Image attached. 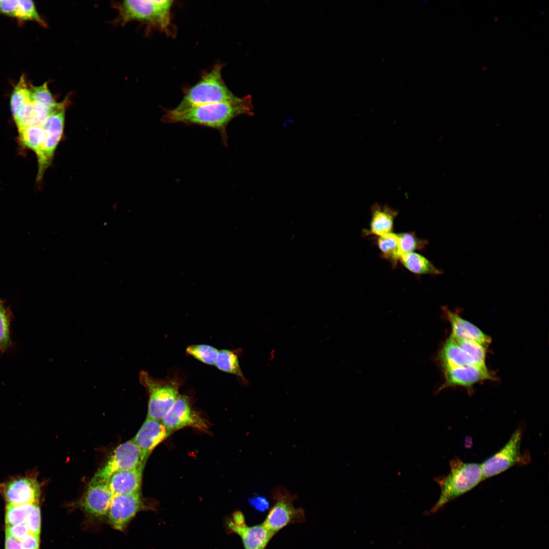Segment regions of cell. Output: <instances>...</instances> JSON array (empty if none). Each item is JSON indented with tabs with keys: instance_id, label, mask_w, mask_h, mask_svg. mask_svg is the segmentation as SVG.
<instances>
[{
	"instance_id": "cell-34",
	"label": "cell",
	"mask_w": 549,
	"mask_h": 549,
	"mask_svg": "<svg viewBox=\"0 0 549 549\" xmlns=\"http://www.w3.org/2000/svg\"><path fill=\"white\" fill-rule=\"evenodd\" d=\"M5 532L6 535L19 541L29 533L25 523L15 525H6Z\"/></svg>"
},
{
	"instance_id": "cell-24",
	"label": "cell",
	"mask_w": 549,
	"mask_h": 549,
	"mask_svg": "<svg viewBox=\"0 0 549 549\" xmlns=\"http://www.w3.org/2000/svg\"><path fill=\"white\" fill-rule=\"evenodd\" d=\"M22 145L38 155L42 147L45 133L43 126H29L18 129Z\"/></svg>"
},
{
	"instance_id": "cell-17",
	"label": "cell",
	"mask_w": 549,
	"mask_h": 549,
	"mask_svg": "<svg viewBox=\"0 0 549 549\" xmlns=\"http://www.w3.org/2000/svg\"><path fill=\"white\" fill-rule=\"evenodd\" d=\"M444 311L450 324L453 338L473 341L486 348L491 343V337L476 325L447 308H444Z\"/></svg>"
},
{
	"instance_id": "cell-33",
	"label": "cell",
	"mask_w": 549,
	"mask_h": 549,
	"mask_svg": "<svg viewBox=\"0 0 549 549\" xmlns=\"http://www.w3.org/2000/svg\"><path fill=\"white\" fill-rule=\"evenodd\" d=\"M25 524L29 533L40 536L41 531V512L39 504L36 505L28 516Z\"/></svg>"
},
{
	"instance_id": "cell-25",
	"label": "cell",
	"mask_w": 549,
	"mask_h": 549,
	"mask_svg": "<svg viewBox=\"0 0 549 549\" xmlns=\"http://www.w3.org/2000/svg\"><path fill=\"white\" fill-rule=\"evenodd\" d=\"M32 101L30 86L26 78L22 75L14 88L10 99V108L13 117L19 109L26 103Z\"/></svg>"
},
{
	"instance_id": "cell-2",
	"label": "cell",
	"mask_w": 549,
	"mask_h": 549,
	"mask_svg": "<svg viewBox=\"0 0 549 549\" xmlns=\"http://www.w3.org/2000/svg\"><path fill=\"white\" fill-rule=\"evenodd\" d=\"M483 480L480 464L465 463L458 458L452 460L448 474L436 479L440 486L441 494L431 511L438 510L446 503L471 490Z\"/></svg>"
},
{
	"instance_id": "cell-23",
	"label": "cell",
	"mask_w": 549,
	"mask_h": 549,
	"mask_svg": "<svg viewBox=\"0 0 549 549\" xmlns=\"http://www.w3.org/2000/svg\"><path fill=\"white\" fill-rule=\"evenodd\" d=\"M215 365L223 372L235 375L244 384L248 383L240 368L237 354L234 351L227 349L219 350Z\"/></svg>"
},
{
	"instance_id": "cell-31",
	"label": "cell",
	"mask_w": 549,
	"mask_h": 549,
	"mask_svg": "<svg viewBox=\"0 0 549 549\" xmlns=\"http://www.w3.org/2000/svg\"><path fill=\"white\" fill-rule=\"evenodd\" d=\"M454 339L459 345L472 356L478 364L485 365L486 347L473 341Z\"/></svg>"
},
{
	"instance_id": "cell-36",
	"label": "cell",
	"mask_w": 549,
	"mask_h": 549,
	"mask_svg": "<svg viewBox=\"0 0 549 549\" xmlns=\"http://www.w3.org/2000/svg\"><path fill=\"white\" fill-rule=\"evenodd\" d=\"M22 549H39L40 536L29 533L20 541Z\"/></svg>"
},
{
	"instance_id": "cell-5",
	"label": "cell",
	"mask_w": 549,
	"mask_h": 549,
	"mask_svg": "<svg viewBox=\"0 0 549 549\" xmlns=\"http://www.w3.org/2000/svg\"><path fill=\"white\" fill-rule=\"evenodd\" d=\"M172 1H125L119 6L120 20L125 24L132 20L144 21L167 32L170 24Z\"/></svg>"
},
{
	"instance_id": "cell-16",
	"label": "cell",
	"mask_w": 549,
	"mask_h": 549,
	"mask_svg": "<svg viewBox=\"0 0 549 549\" xmlns=\"http://www.w3.org/2000/svg\"><path fill=\"white\" fill-rule=\"evenodd\" d=\"M171 433L161 420L146 417L133 439L141 451L143 461L145 462L152 450Z\"/></svg>"
},
{
	"instance_id": "cell-26",
	"label": "cell",
	"mask_w": 549,
	"mask_h": 549,
	"mask_svg": "<svg viewBox=\"0 0 549 549\" xmlns=\"http://www.w3.org/2000/svg\"><path fill=\"white\" fill-rule=\"evenodd\" d=\"M37 504L39 503L21 505L7 504L5 511L6 525H15L25 523L29 514Z\"/></svg>"
},
{
	"instance_id": "cell-18",
	"label": "cell",
	"mask_w": 549,
	"mask_h": 549,
	"mask_svg": "<svg viewBox=\"0 0 549 549\" xmlns=\"http://www.w3.org/2000/svg\"><path fill=\"white\" fill-rule=\"evenodd\" d=\"M144 465L114 473L107 481L113 495L140 492Z\"/></svg>"
},
{
	"instance_id": "cell-11",
	"label": "cell",
	"mask_w": 549,
	"mask_h": 549,
	"mask_svg": "<svg viewBox=\"0 0 549 549\" xmlns=\"http://www.w3.org/2000/svg\"><path fill=\"white\" fill-rule=\"evenodd\" d=\"M142 508L140 492L113 495L107 518L114 529L123 531Z\"/></svg>"
},
{
	"instance_id": "cell-38",
	"label": "cell",
	"mask_w": 549,
	"mask_h": 549,
	"mask_svg": "<svg viewBox=\"0 0 549 549\" xmlns=\"http://www.w3.org/2000/svg\"><path fill=\"white\" fill-rule=\"evenodd\" d=\"M250 502L253 506L259 510L265 509L267 507L268 504L265 498L262 497L252 498Z\"/></svg>"
},
{
	"instance_id": "cell-30",
	"label": "cell",
	"mask_w": 549,
	"mask_h": 549,
	"mask_svg": "<svg viewBox=\"0 0 549 549\" xmlns=\"http://www.w3.org/2000/svg\"><path fill=\"white\" fill-rule=\"evenodd\" d=\"M15 18L20 20H32L45 26L46 23L39 14L34 2L30 0L18 1Z\"/></svg>"
},
{
	"instance_id": "cell-19",
	"label": "cell",
	"mask_w": 549,
	"mask_h": 549,
	"mask_svg": "<svg viewBox=\"0 0 549 549\" xmlns=\"http://www.w3.org/2000/svg\"><path fill=\"white\" fill-rule=\"evenodd\" d=\"M399 211L385 204L375 203L371 208L370 228L363 232L365 235L381 236L392 232L394 221Z\"/></svg>"
},
{
	"instance_id": "cell-4",
	"label": "cell",
	"mask_w": 549,
	"mask_h": 549,
	"mask_svg": "<svg viewBox=\"0 0 549 549\" xmlns=\"http://www.w3.org/2000/svg\"><path fill=\"white\" fill-rule=\"evenodd\" d=\"M139 378L149 396L146 417L162 420L179 395L181 380L175 376L155 378L145 371L139 372Z\"/></svg>"
},
{
	"instance_id": "cell-7",
	"label": "cell",
	"mask_w": 549,
	"mask_h": 549,
	"mask_svg": "<svg viewBox=\"0 0 549 549\" xmlns=\"http://www.w3.org/2000/svg\"><path fill=\"white\" fill-rule=\"evenodd\" d=\"M275 503L263 524L274 535L288 525L301 522L304 520L302 508L294 507L296 496L291 495L285 488L278 486L273 490Z\"/></svg>"
},
{
	"instance_id": "cell-20",
	"label": "cell",
	"mask_w": 549,
	"mask_h": 549,
	"mask_svg": "<svg viewBox=\"0 0 549 549\" xmlns=\"http://www.w3.org/2000/svg\"><path fill=\"white\" fill-rule=\"evenodd\" d=\"M439 359L442 369L457 366L479 365L459 345L451 335L444 343L439 354Z\"/></svg>"
},
{
	"instance_id": "cell-21",
	"label": "cell",
	"mask_w": 549,
	"mask_h": 549,
	"mask_svg": "<svg viewBox=\"0 0 549 549\" xmlns=\"http://www.w3.org/2000/svg\"><path fill=\"white\" fill-rule=\"evenodd\" d=\"M399 260L406 269L415 274L436 275L442 273L425 257L414 252L402 254Z\"/></svg>"
},
{
	"instance_id": "cell-12",
	"label": "cell",
	"mask_w": 549,
	"mask_h": 549,
	"mask_svg": "<svg viewBox=\"0 0 549 549\" xmlns=\"http://www.w3.org/2000/svg\"><path fill=\"white\" fill-rule=\"evenodd\" d=\"M229 528L241 538L245 549H265L274 534L262 523L249 526L239 511L235 512L228 522Z\"/></svg>"
},
{
	"instance_id": "cell-14",
	"label": "cell",
	"mask_w": 549,
	"mask_h": 549,
	"mask_svg": "<svg viewBox=\"0 0 549 549\" xmlns=\"http://www.w3.org/2000/svg\"><path fill=\"white\" fill-rule=\"evenodd\" d=\"M113 494L107 482L89 483L78 505L89 515L99 519L107 517Z\"/></svg>"
},
{
	"instance_id": "cell-15",
	"label": "cell",
	"mask_w": 549,
	"mask_h": 549,
	"mask_svg": "<svg viewBox=\"0 0 549 549\" xmlns=\"http://www.w3.org/2000/svg\"><path fill=\"white\" fill-rule=\"evenodd\" d=\"M443 370L445 382L440 390L452 386L469 388L477 382L495 378L486 365L457 366L443 368Z\"/></svg>"
},
{
	"instance_id": "cell-29",
	"label": "cell",
	"mask_w": 549,
	"mask_h": 549,
	"mask_svg": "<svg viewBox=\"0 0 549 549\" xmlns=\"http://www.w3.org/2000/svg\"><path fill=\"white\" fill-rule=\"evenodd\" d=\"M402 255L421 250L425 247L428 242L426 239L418 237L414 232L397 233Z\"/></svg>"
},
{
	"instance_id": "cell-32",
	"label": "cell",
	"mask_w": 549,
	"mask_h": 549,
	"mask_svg": "<svg viewBox=\"0 0 549 549\" xmlns=\"http://www.w3.org/2000/svg\"><path fill=\"white\" fill-rule=\"evenodd\" d=\"M10 343L9 317L3 303L0 300V351H4Z\"/></svg>"
},
{
	"instance_id": "cell-35",
	"label": "cell",
	"mask_w": 549,
	"mask_h": 549,
	"mask_svg": "<svg viewBox=\"0 0 549 549\" xmlns=\"http://www.w3.org/2000/svg\"><path fill=\"white\" fill-rule=\"evenodd\" d=\"M18 0H0V12L15 17Z\"/></svg>"
},
{
	"instance_id": "cell-3",
	"label": "cell",
	"mask_w": 549,
	"mask_h": 549,
	"mask_svg": "<svg viewBox=\"0 0 549 549\" xmlns=\"http://www.w3.org/2000/svg\"><path fill=\"white\" fill-rule=\"evenodd\" d=\"M222 65H216L203 74L199 81L188 88L179 105L173 109L180 111L192 107L234 101L238 98L228 88L222 77Z\"/></svg>"
},
{
	"instance_id": "cell-13",
	"label": "cell",
	"mask_w": 549,
	"mask_h": 549,
	"mask_svg": "<svg viewBox=\"0 0 549 549\" xmlns=\"http://www.w3.org/2000/svg\"><path fill=\"white\" fill-rule=\"evenodd\" d=\"M161 421L172 432L187 426L202 430L207 428L204 420L192 409L189 398L185 395H179Z\"/></svg>"
},
{
	"instance_id": "cell-9",
	"label": "cell",
	"mask_w": 549,
	"mask_h": 549,
	"mask_svg": "<svg viewBox=\"0 0 549 549\" xmlns=\"http://www.w3.org/2000/svg\"><path fill=\"white\" fill-rule=\"evenodd\" d=\"M0 494L7 504L21 505L39 503L41 484L32 473L13 477L0 483Z\"/></svg>"
},
{
	"instance_id": "cell-8",
	"label": "cell",
	"mask_w": 549,
	"mask_h": 549,
	"mask_svg": "<svg viewBox=\"0 0 549 549\" xmlns=\"http://www.w3.org/2000/svg\"><path fill=\"white\" fill-rule=\"evenodd\" d=\"M140 449L133 439L128 440L113 451L106 463L97 472L89 483L107 482L115 473L136 469L145 463Z\"/></svg>"
},
{
	"instance_id": "cell-10",
	"label": "cell",
	"mask_w": 549,
	"mask_h": 549,
	"mask_svg": "<svg viewBox=\"0 0 549 549\" xmlns=\"http://www.w3.org/2000/svg\"><path fill=\"white\" fill-rule=\"evenodd\" d=\"M522 437L521 430H516L503 448L480 464L483 480L525 461L521 452Z\"/></svg>"
},
{
	"instance_id": "cell-1",
	"label": "cell",
	"mask_w": 549,
	"mask_h": 549,
	"mask_svg": "<svg viewBox=\"0 0 549 549\" xmlns=\"http://www.w3.org/2000/svg\"><path fill=\"white\" fill-rule=\"evenodd\" d=\"M252 110L251 98L247 96L232 101L195 106L180 111L166 110L162 120L166 123L196 124L216 129L227 143L226 128L229 123L238 115L251 114Z\"/></svg>"
},
{
	"instance_id": "cell-6",
	"label": "cell",
	"mask_w": 549,
	"mask_h": 549,
	"mask_svg": "<svg viewBox=\"0 0 549 549\" xmlns=\"http://www.w3.org/2000/svg\"><path fill=\"white\" fill-rule=\"evenodd\" d=\"M68 102L66 98L60 102L50 114L43 126L45 137L42 148L37 155L38 173L37 180L40 181L46 169L52 163L54 152L63 135L66 106Z\"/></svg>"
},
{
	"instance_id": "cell-37",
	"label": "cell",
	"mask_w": 549,
	"mask_h": 549,
	"mask_svg": "<svg viewBox=\"0 0 549 549\" xmlns=\"http://www.w3.org/2000/svg\"><path fill=\"white\" fill-rule=\"evenodd\" d=\"M5 549H22L20 541L6 535Z\"/></svg>"
},
{
	"instance_id": "cell-28",
	"label": "cell",
	"mask_w": 549,
	"mask_h": 549,
	"mask_svg": "<svg viewBox=\"0 0 549 549\" xmlns=\"http://www.w3.org/2000/svg\"><path fill=\"white\" fill-rule=\"evenodd\" d=\"M30 90L32 101L50 110L54 109L59 104L60 102L55 101L47 82L37 86L30 85Z\"/></svg>"
},
{
	"instance_id": "cell-22",
	"label": "cell",
	"mask_w": 549,
	"mask_h": 549,
	"mask_svg": "<svg viewBox=\"0 0 549 549\" xmlns=\"http://www.w3.org/2000/svg\"><path fill=\"white\" fill-rule=\"evenodd\" d=\"M377 244L382 258L395 267L402 255L398 234L392 232L378 236Z\"/></svg>"
},
{
	"instance_id": "cell-27",
	"label": "cell",
	"mask_w": 549,
	"mask_h": 549,
	"mask_svg": "<svg viewBox=\"0 0 549 549\" xmlns=\"http://www.w3.org/2000/svg\"><path fill=\"white\" fill-rule=\"evenodd\" d=\"M219 351L215 347L206 344L192 345L186 349L188 355L200 362L211 365L215 364Z\"/></svg>"
}]
</instances>
